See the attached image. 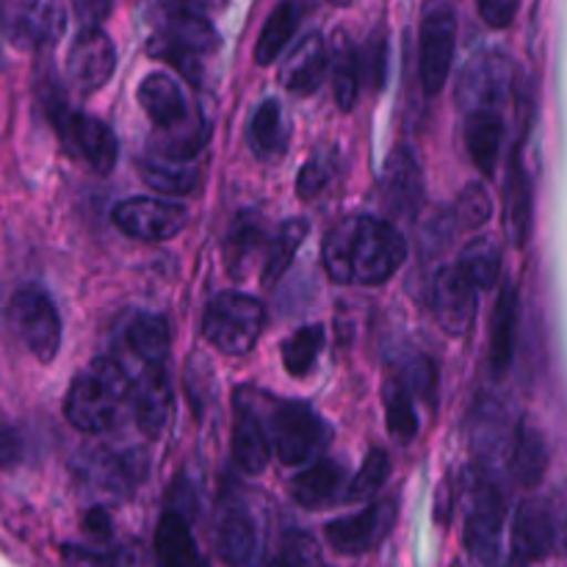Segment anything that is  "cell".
<instances>
[{
    "label": "cell",
    "instance_id": "32",
    "mask_svg": "<svg viewBox=\"0 0 567 567\" xmlns=\"http://www.w3.org/2000/svg\"><path fill=\"white\" fill-rule=\"evenodd\" d=\"M330 70H332V92H336L341 111H352L358 103L360 81H363V66H360V53L347 37H338L330 50Z\"/></svg>",
    "mask_w": 567,
    "mask_h": 567
},
{
    "label": "cell",
    "instance_id": "31",
    "mask_svg": "<svg viewBox=\"0 0 567 567\" xmlns=\"http://www.w3.org/2000/svg\"><path fill=\"white\" fill-rule=\"evenodd\" d=\"M249 142H252L255 155L264 161H275L286 153L288 122L277 100H264L258 105L252 125H249Z\"/></svg>",
    "mask_w": 567,
    "mask_h": 567
},
{
    "label": "cell",
    "instance_id": "3",
    "mask_svg": "<svg viewBox=\"0 0 567 567\" xmlns=\"http://www.w3.org/2000/svg\"><path fill=\"white\" fill-rule=\"evenodd\" d=\"M266 324L264 305L247 293L225 291L210 299L203 319V336L225 354H247Z\"/></svg>",
    "mask_w": 567,
    "mask_h": 567
},
{
    "label": "cell",
    "instance_id": "2",
    "mask_svg": "<svg viewBox=\"0 0 567 567\" xmlns=\"http://www.w3.org/2000/svg\"><path fill=\"white\" fill-rule=\"evenodd\" d=\"M133 377L120 360L100 358L92 369L75 377L64 402V415L75 430L100 435L114 430L122 404H131Z\"/></svg>",
    "mask_w": 567,
    "mask_h": 567
},
{
    "label": "cell",
    "instance_id": "51",
    "mask_svg": "<svg viewBox=\"0 0 567 567\" xmlns=\"http://www.w3.org/2000/svg\"><path fill=\"white\" fill-rule=\"evenodd\" d=\"M183 9L199 11V14H208V11H219L225 9L227 0H181Z\"/></svg>",
    "mask_w": 567,
    "mask_h": 567
},
{
    "label": "cell",
    "instance_id": "37",
    "mask_svg": "<svg viewBox=\"0 0 567 567\" xmlns=\"http://www.w3.org/2000/svg\"><path fill=\"white\" fill-rule=\"evenodd\" d=\"M385 421L393 437L402 443L419 435V413H415L413 391L404 382H388L385 385Z\"/></svg>",
    "mask_w": 567,
    "mask_h": 567
},
{
    "label": "cell",
    "instance_id": "49",
    "mask_svg": "<svg viewBox=\"0 0 567 567\" xmlns=\"http://www.w3.org/2000/svg\"><path fill=\"white\" fill-rule=\"evenodd\" d=\"M554 513V529H557V546L567 554V496L559 498L557 507H551Z\"/></svg>",
    "mask_w": 567,
    "mask_h": 567
},
{
    "label": "cell",
    "instance_id": "1",
    "mask_svg": "<svg viewBox=\"0 0 567 567\" xmlns=\"http://www.w3.org/2000/svg\"><path fill=\"white\" fill-rule=\"evenodd\" d=\"M324 269L336 282L380 286L408 258V241L385 219L349 216L324 238Z\"/></svg>",
    "mask_w": 567,
    "mask_h": 567
},
{
    "label": "cell",
    "instance_id": "39",
    "mask_svg": "<svg viewBox=\"0 0 567 567\" xmlns=\"http://www.w3.org/2000/svg\"><path fill=\"white\" fill-rule=\"evenodd\" d=\"M474 446L485 460H496V454L504 449V435H507V424H504V413L496 402H485V408L476 410L474 415Z\"/></svg>",
    "mask_w": 567,
    "mask_h": 567
},
{
    "label": "cell",
    "instance_id": "38",
    "mask_svg": "<svg viewBox=\"0 0 567 567\" xmlns=\"http://www.w3.org/2000/svg\"><path fill=\"white\" fill-rule=\"evenodd\" d=\"M465 271L471 275V280L480 288H493L496 280L502 277V249L491 241V238H476L465 247L463 260H460Z\"/></svg>",
    "mask_w": 567,
    "mask_h": 567
},
{
    "label": "cell",
    "instance_id": "22",
    "mask_svg": "<svg viewBox=\"0 0 567 567\" xmlns=\"http://www.w3.org/2000/svg\"><path fill=\"white\" fill-rule=\"evenodd\" d=\"M504 111H468L465 116V144H468V155L485 175H493L498 164V155L504 147Z\"/></svg>",
    "mask_w": 567,
    "mask_h": 567
},
{
    "label": "cell",
    "instance_id": "48",
    "mask_svg": "<svg viewBox=\"0 0 567 567\" xmlns=\"http://www.w3.org/2000/svg\"><path fill=\"white\" fill-rule=\"evenodd\" d=\"M22 446H20V437L9 430V426L0 424V468H9L20 460Z\"/></svg>",
    "mask_w": 567,
    "mask_h": 567
},
{
    "label": "cell",
    "instance_id": "33",
    "mask_svg": "<svg viewBox=\"0 0 567 567\" xmlns=\"http://www.w3.org/2000/svg\"><path fill=\"white\" fill-rule=\"evenodd\" d=\"M532 203H535V197H532V181L524 166L515 161L513 175H509L507 183V214H504V225H507V233L515 247H524L529 241Z\"/></svg>",
    "mask_w": 567,
    "mask_h": 567
},
{
    "label": "cell",
    "instance_id": "21",
    "mask_svg": "<svg viewBox=\"0 0 567 567\" xmlns=\"http://www.w3.org/2000/svg\"><path fill=\"white\" fill-rule=\"evenodd\" d=\"M347 487L343 465L332 463V460H319L291 482V496L299 507L321 509L341 502V496H347Z\"/></svg>",
    "mask_w": 567,
    "mask_h": 567
},
{
    "label": "cell",
    "instance_id": "26",
    "mask_svg": "<svg viewBox=\"0 0 567 567\" xmlns=\"http://www.w3.org/2000/svg\"><path fill=\"white\" fill-rule=\"evenodd\" d=\"M515 330H518V291L507 286L498 297L496 313H493L491 330V369L496 377H504L513 365L515 354Z\"/></svg>",
    "mask_w": 567,
    "mask_h": 567
},
{
    "label": "cell",
    "instance_id": "45",
    "mask_svg": "<svg viewBox=\"0 0 567 567\" xmlns=\"http://www.w3.org/2000/svg\"><path fill=\"white\" fill-rule=\"evenodd\" d=\"M404 385H408L413 393H419V396H424L430 404H435L437 371L435 365H432V360L426 358L413 360L408 369V380H404Z\"/></svg>",
    "mask_w": 567,
    "mask_h": 567
},
{
    "label": "cell",
    "instance_id": "10",
    "mask_svg": "<svg viewBox=\"0 0 567 567\" xmlns=\"http://www.w3.org/2000/svg\"><path fill=\"white\" fill-rule=\"evenodd\" d=\"M454 42H457V20L452 9H435L424 17L419 33V75L421 86L430 97H435L449 81L454 61Z\"/></svg>",
    "mask_w": 567,
    "mask_h": 567
},
{
    "label": "cell",
    "instance_id": "15",
    "mask_svg": "<svg viewBox=\"0 0 567 567\" xmlns=\"http://www.w3.org/2000/svg\"><path fill=\"white\" fill-rule=\"evenodd\" d=\"M393 524H396V504L377 502L365 507L363 513L327 524L324 535L332 551L343 554V557H358V554H365L380 546L388 537V532L393 529Z\"/></svg>",
    "mask_w": 567,
    "mask_h": 567
},
{
    "label": "cell",
    "instance_id": "47",
    "mask_svg": "<svg viewBox=\"0 0 567 567\" xmlns=\"http://www.w3.org/2000/svg\"><path fill=\"white\" fill-rule=\"evenodd\" d=\"M114 0H72V9H75L78 22L83 28L86 25H100V22L109 17Z\"/></svg>",
    "mask_w": 567,
    "mask_h": 567
},
{
    "label": "cell",
    "instance_id": "6",
    "mask_svg": "<svg viewBox=\"0 0 567 567\" xmlns=\"http://www.w3.org/2000/svg\"><path fill=\"white\" fill-rule=\"evenodd\" d=\"M66 31L61 0H0V33L14 48L37 53L53 48Z\"/></svg>",
    "mask_w": 567,
    "mask_h": 567
},
{
    "label": "cell",
    "instance_id": "16",
    "mask_svg": "<svg viewBox=\"0 0 567 567\" xmlns=\"http://www.w3.org/2000/svg\"><path fill=\"white\" fill-rule=\"evenodd\" d=\"M557 546V529H554L551 504L532 498L520 504L513 520V537H509V559L518 565L540 563Z\"/></svg>",
    "mask_w": 567,
    "mask_h": 567
},
{
    "label": "cell",
    "instance_id": "41",
    "mask_svg": "<svg viewBox=\"0 0 567 567\" xmlns=\"http://www.w3.org/2000/svg\"><path fill=\"white\" fill-rule=\"evenodd\" d=\"M493 214V199L482 183H468L457 199V219L465 230H480Z\"/></svg>",
    "mask_w": 567,
    "mask_h": 567
},
{
    "label": "cell",
    "instance_id": "28",
    "mask_svg": "<svg viewBox=\"0 0 567 567\" xmlns=\"http://www.w3.org/2000/svg\"><path fill=\"white\" fill-rule=\"evenodd\" d=\"M169 324L164 316L136 313L125 330V343L136 360L144 365H158L169 354Z\"/></svg>",
    "mask_w": 567,
    "mask_h": 567
},
{
    "label": "cell",
    "instance_id": "19",
    "mask_svg": "<svg viewBox=\"0 0 567 567\" xmlns=\"http://www.w3.org/2000/svg\"><path fill=\"white\" fill-rule=\"evenodd\" d=\"M133 415L144 435H161V430L169 421L172 410V388L166 380L164 369L158 365H144L136 377H133L131 391Z\"/></svg>",
    "mask_w": 567,
    "mask_h": 567
},
{
    "label": "cell",
    "instance_id": "13",
    "mask_svg": "<svg viewBox=\"0 0 567 567\" xmlns=\"http://www.w3.org/2000/svg\"><path fill=\"white\" fill-rule=\"evenodd\" d=\"M504 540V502L493 482H480L471 493L468 524H465V548L482 565L496 563Z\"/></svg>",
    "mask_w": 567,
    "mask_h": 567
},
{
    "label": "cell",
    "instance_id": "9",
    "mask_svg": "<svg viewBox=\"0 0 567 567\" xmlns=\"http://www.w3.org/2000/svg\"><path fill=\"white\" fill-rule=\"evenodd\" d=\"M515 89V66L502 53H482L471 61L460 78L457 100L468 111H504V105L513 100Z\"/></svg>",
    "mask_w": 567,
    "mask_h": 567
},
{
    "label": "cell",
    "instance_id": "52",
    "mask_svg": "<svg viewBox=\"0 0 567 567\" xmlns=\"http://www.w3.org/2000/svg\"><path fill=\"white\" fill-rule=\"evenodd\" d=\"M330 3H338V6H347L349 0H330Z\"/></svg>",
    "mask_w": 567,
    "mask_h": 567
},
{
    "label": "cell",
    "instance_id": "18",
    "mask_svg": "<svg viewBox=\"0 0 567 567\" xmlns=\"http://www.w3.org/2000/svg\"><path fill=\"white\" fill-rule=\"evenodd\" d=\"M382 199L396 216H413L424 203V175L408 147H396L385 161L382 172Z\"/></svg>",
    "mask_w": 567,
    "mask_h": 567
},
{
    "label": "cell",
    "instance_id": "14",
    "mask_svg": "<svg viewBox=\"0 0 567 567\" xmlns=\"http://www.w3.org/2000/svg\"><path fill=\"white\" fill-rule=\"evenodd\" d=\"M476 293L480 286L471 280L468 271L460 264L443 266L432 282V308L435 319L449 336H465L474 324Z\"/></svg>",
    "mask_w": 567,
    "mask_h": 567
},
{
    "label": "cell",
    "instance_id": "29",
    "mask_svg": "<svg viewBox=\"0 0 567 567\" xmlns=\"http://www.w3.org/2000/svg\"><path fill=\"white\" fill-rule=\"evenodd\" d=\"M299 22H302V6L299 0H282L266 20L264 31H260L258 44H255V61L258 64H275L291 37L297 33Z\"/></svg>",
    "mask_w": 567,
    "mask_h": 567
},
{
    "label": "cell",
    "instance_id": "17",
    "mask_svg": "<svg viewBox=\"0 0 567 567\" xmlns=\"http://www.w3.org/2000/svg\"><path fill=\"white\" fill-rule=\"evenodd\" d=\"M81 476L89 485L116 493V496L131 493L133 485H138L144 480V474H147V457H144L142 449H131V452L122 454L97 449V452H89L81 460Z\"/></svg>",
    "mask_w": 567,
    "mask_h": 567
},
{
    "label": "cell",
    "instance_id": "8",
    "mask_svg": "<svg viewBox=\"0 0 567 567\" xmlns=\"http://www.w3.org/2000/svg\"><path fill=\"white\" fill-rule=\"evenodd\" d=\"M216 48H219V33L214 31V25L205 20V14L183 6L166 20L158 37L150 39V53L177 64L186 75H194L192 64L214 53Z\"/></svg>",
    "mask_w": 567,
    "mask_h": 567
},
{
    "label": "cell",
    "instance_id": "40",
    "mask_svg": "<svg viewBox=\"0 0 567 567\" xmlns=\"http://www.w3.org/2000/svg\"><path fill=\"white\" fill-rule=\"evenodd\" d=\"M388 474H391V460H388V454L382 452V449H374V452H369V457L363 460V465H360L358 474L352 476V482H349L347 498L349 502H352V498L354 502L371 498L382 485H385Z\"/></svg>",
    "mask_w": 567,
    "mask_h": 567
},
{
    "label": "cell",
    "instance_id": "27",
    "mask_svg": "<svg viewBox=\"0 0 567 567\" xmlns=\"http://www.w3.org/2000/svg\"><path fill=\"white\" fill-rule=\"evenodd\" d=\"M219 557L230 565H249L258 557V526L244 509H227L216 532Z\"/></svg>",
    "mask_w": 567,
    "mask_h": 567
},
{
    "label": "cell",
    "instance_id": "11",
    "mask_svg": "<svg viewBox=\"0 0 567 567\" xmlns=\"http://www.w3.org/2000/svg\"><path fill=\"white\" fill-rule=\"evenodd\" d=\"M114 225L138 241H169L188 225V210L166 199L131 197L114 208Z\"/></svg>",
    "mask_w": 567,
    "mask_h": 567
},
{
    "label": "cell",
    "instance_id": "35",
    "mask_svg": "<svg viewBox=\"0 0 567 567\" xmlns=\"http://www.w3.org/2000/svg\"><path fill=\"white\" fill-rule=\"evenodd\" d=\"M327 332L321 324H308L302 330L293 332L286 343H282V365L291 377H305L319 360L321 349H324Z\"/></svg>",
    "mask_w": 567,
    "mask_h": 567
},
{
    "label": "cell",
    "instance_id": "12",
    "mask_svg": "<svg viewBox=\"0 0 567 567\" xmlns=\"http://www.w3.org/2000/svg\"><path fill=\"white\" fill-rule=\"evenodd\" d=\"M116 70V48L100 25L81 28L66 53V78L81 94H92L111 81Z\"/></svg>",
    "mask_w": 567,
    "mask_h": 567
},
{
    "label": "cell",
    "instance_id": "42",
    "mask_svg": "<svg viewBox=\"0 0 567 567\" xmlns=\"http://www.w3.org/2000/svg\"><path fill=\"white\" fill-rule=\"evenodd\" d=\"M360 66H363V81L371 89L385 86L388 78V39L385 33L377 31L371 33L369 42H365L363 53H360Z\"/></svg>",
    "mask_w": 567,
    "mask_h": 567
},
{
    "label": "cell",
    "instance_id": "5",
    "mask_svg": "<svg viewBox=\"0 0 567 567\" xmlns=\"http://www.w3.org/2000/svg\"><path fill=\"white\" fill-rule=\"evenodd\" d=\"M50 120H53V127L66 153L75 155L78 161H83L97 175H109L114 169L120 144H116L114 131L103 120L70 109L64 103H55L50 109Z\"/></svg>",
    "mask_w": 567,
    "mask_h": 567
},
{
    "label": "cell",
    "instance_id": "30",
    "mask_svg": "<svg viewBox=\"0 0 567 567\" xmlns=\"http://www.w3.org/2000/svg\"><path fill=\"white\" fill-rule=\"evenodd\" d=\"M155 554L166 567H194L199 559L192 529L177 513H166L155 529Z\"/></svg>",
    "mask_w": 567,
    "mask_h": 567
},
{
    "label": "cell",
    "instance_id": "20",
    "mask_svg": "<svg viewBox=\"0 0 567 567\" xmlns=\"http://www.w3.org/2000/svg\"><path fill=\"white\" fill-rule=\"evenodd\" d=\"M330 66V50L321 33H308L291 53L280 70V81L293 94H313L321 86Z\"/></svg>",
    "mask_w": 567,
    "mask_h": 567
},
{
    "label": "cell",
    "instance_id": "44",
    "mask_svg": "<svg viewBox=\"0 0 567 567\" xmlns=\"http://www.w3.org/2000/svg\"><path fill=\"white\" fill-rule=\"evenodd\" d=\"M332 169H336V164H332L330 155L324 153L313 155V158L299 169V177H297L299 197L302 199L319 197V194L327 188V183L332 181Z\"/></svg>",
    "mask_w": 567,
    "mask_h": 567
},
{
    "label": "cell",
    "instance_id": "36",
    "mask_svg": "<svg viewBox=\"0 0 567 567\" xmlns=\"http://www.w3.org/2000/svg\"><path fill=\"white\" fill-rule=\"evenodd\" d=\"M260 244H264V227H260V221L252 214L238 216L225 241V258L233 275H238V271L244 275L247 271V260L258 252Z\"/></svg>",
    "mask_w": 567,
    "mask_h": 567
},
{
    "label": "cell",
    "instance_id": "50",
    "mask_svg": "<svg viewBox=\"0 0 567 567\" xmlns=\"http://www.w3.org/2000/svg\"><path fill=\"white\" fill-rule=\"evenodd\" d=\"M86 529L97 537H109L111 535V520L105 515V509H89L86 515Z\"/></svg>",
    "mask_w": 567,
    "mask_h": 567
},
{
    "label": "cell",
    "instance_id": "23",
    "mask_svg": "<svg viewBox=\"0 0 567 567\" xmlns=\"http://www.w3.org/2000/svg\"><path fill=\"white\" fill-rule=\"evenodd\" d=\"M509 471L518 480V485L535 487L540 485L548 471V446L543 432L532 421H520L515 430L513 449H509Z\"/></svg>",
    "mask_w": 567,
    "mask_h": 567
},
{
    "label": "cell",
    "instance_id": "43",
    "mask_svg": "<svg viewBox=\"0 0 567 567\" xmlns=\"http://www.w3.org/2000/svg\"><path fill=\"white\" fill-rule=\"evenodd\" d=\"M277 565H299V567H308V565H319L321 563V548L319 543L313 540L310 535L305 532H288L282 537V546L275 557Z\"/></svg>",
    "mask_w": 567,
    "mask_h": 567
},
{
    "label": "cell",
    "instance_id": "24",
    "mask_svg": "<svg viewBox=\"0 0 567 567\" xmlns=\"http://www.w3.org/2000/svg\"><path fill=\"white\" fill-rule=\"evenodd\" d=\"M269 441L264 424L249 408H241L233 424V457L244 474H264L269 465Z\"/></svg>",
    "mask_w": 567,
    "mask_h": 567
},
{
    "label": "cell",
    "instance_id": "46",
    "mask_svg": "<svg viewBox=\"0 0 567 567\" xmlns=\"http://www.w3.org/2000/svg\"><path fill=\"white\" fill-rule=\"evenodd\" d=\"M520 0H480L482 20L491 28H507L515 20Z\"/></svg>",
    "mask_w": 567,
    "mask_h": 567
},
{
    "label": "cell",
    "instance_id": "25",
    "mask_svg": "<svg viewBox=\"0 0 567 567\" xmlns=\"http://www.w3.org/2000/svg\"><path fill=\"white\" fill-rule=\"evenodd\" d=\"M138 175L150 188L161 194H188L199 181V166L192 161L150 153L138 161Z\"/></svg>",
    "mask_w": 567,
    "mask_h": 567
},
{
    "label": "cell",
    "instance_id": "4",
    "mask_svg": "<svg viewBox=\"0 0 567 567\" xmlns=\"http://www.w3.org/2000/svg\"><path fill=\"white\" fill-rule=\"evenodd\" d=\"M11 332L17 341L39 360L50 363L61 347V316L53 299L39 286H20L9 299L6 308Z\"/></svg>",
    "mask_w": 567,
    "mask_h": 567
},
{
    "label": "cell",
    "instance_id": "7",
    "mask_svg": "<svg viewBox=\"0 0 567 567\" xmlns=\"http://www.w3.org/2000/svg\"><path fill=\"white\" fill-rule=\"evenodd\" d=\"M271 446L286 465L313 460L330 443V426L305 402H282L271 410Z\"/></svg>",
    "mask_w": 567,
    "mask_h": 567
},
{
    "label": "cell",
    "instance_id": "34",
    "mask_svg": "<svg viewBox=\"0 0 567 567\" xmlns=\"http://www.w3.org/2000/svg\"><path fill=\"white\" fill-rule=\"evenodd\" d=\"M310 225L305 219H291L275 233V238L266 247V258H264V282L266 286H275L282 275L288 271V266L293 264V255L299 252L302 241L308 238Z\"/></svg>",
    "mask_w": 567,
    "mask_h": 567
}]
</instances>
